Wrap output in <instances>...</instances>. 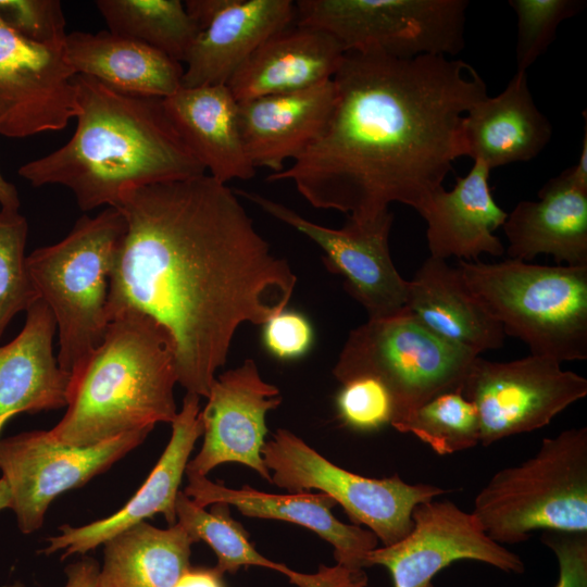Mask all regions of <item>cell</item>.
I'll return each mask as SVG.
<instances>
[{
  "label": "cell",
  "instance_id": "e0dca14e",
  "mask_svg": "<svg viewBox=\"0 0 587 587\" xmlns=\"http://www.w3.org/2000/svg\"><path fill=\"white\" fill-rule=\"evenodd\" d=\"M200 397L187 392L172 424V436L150 475L126 504L114 514L90 524L62 525L60 535L49 537L41 551L50 555L63 550L62 559L86 553L113 536L153 515H164L170 526L177 523L176 498L189 455L203 434Z\"/></svg>",
  "mask_w": 587,
  "mask_h": 587
},
{
  "label": "cell",
  "instance_id": "ac0fdd59",
  "mask_svg": "<svg viewBox=\"0 0 587 587\" xmlns=\"http://www.w3.org/2000/svg\"><path fill=\"white\" fill-rule=\"evenodd\" d=\"M188 485L184 492L199 507L214 503L234 505L250 517L273 519L301 525L313 530L334 547L336 564L350 570H364L366 554L377 547L378 538L370 529L337 520L332 508L336 501L324 492L300 491L274 495L245 485L230 489L203 475L185 472Z\"/></svg>",
  "mask_w": 587,
  "mask_h": 587
},
{
  "label": "cell",
  "instance_id": "4fadbf2b",
  "mask_svg": "<svg viewBox=\"0 0 587 587\" xmlns=\"http://www.w3.org/2000/svg\"><path fill=\"white\" fill-rule=\"evenodd\" d=\"M235 192L315 242L324 251L326 268L345 278L347 292L366 310L369 320L407 311L408 280L397 271L389 251L394 221L390 211L367 222L348 218L342 228L335 229L311 222L260 193L240 189Z\"/></svg>",
  "mask_w": 587,
  "mask_h": 587
},
{
  "label": "cell",
  "instance_id": "9c48e42d",
  "mask_svg": "<svg viewBox=\"0 0 587 587\" xmlns=\"http://www.w3.org/2000/svg\"><path fill=\"white\" fill-rule=\"evenodd\" d=\"M467 7V0H299L295 24L327 33L345 52L447 57L464 48Z\"/></svg>",
  "mask_w": 587,
  "mask_h": 587
},
{
  "label": "cell",
  "instance_id": "6da1fadb",
  "mask_svg": "<svg viewBox=\"0 0 587 587\" xmlns=\"http://www.w3.org/2000/svg\"><path fill=\"white\" fill-rule=\"evenodd\" d=\"M109 319L142 312L170 334L177 383L208 397L243 323L285 310L297 277L272 252L237 193L209 174L126 191Z\"/></svg>",
  "mask_w": 587,
  "mask_h": 587
},
{
  "label": "cell",
  "instance_id": "d4e9b609",
  "mask_svg": "<svg viewBox=\"0 0 587 587\" xmlns=\"http://www.w3.org/2000/svg\"><path fill=\"white\" fill-rule=\"evenodd\" d=\"M551 135V123L535 104L525 71H516L498 96L476 102L462 121L464 155L490 171L533 160Z\"/></svg>",
  "mask_w": 587,
  "mask_h": 587
},
{
  "label": "cell",
  "instance_id": "3957f363",
  "mask_svg": "<svg viewBox=\"0 0 587 587\" xmlns=\"http://www.w3.org/2000/svg\"><path fill=\"white\" fill-rule=\"evenodd\" d=\"M73 83L76 129L61 148L18 168L33 187L65 186L87 212L114 207L132 189L205 174L163 99L125 95L82 74Z\"/></svg>",
  "mask_w": 587,
  "mask_h": 587
},
{
  "label": "cell",
  "instance_id": "e575fe53",
  "mask_svg": "<svg viewBox=\"0 0 587 587\" xmlns=\"http://www.w3.org/2000/svg\"><path fill=\"white\" fill-rule=\"evenodd\" d=\"M336 405L341 421L358 430H374L391 424L395 404L386 386L370 376L342 383Z\"/></svg>",
  "mask_w": 587,
  "mask_h": 587
},
{
  "label": "cell",
  "instance_id": "9a60e30c",
  "mask_svg": "<svg viewBox=\"0 0 587 587\" xmlns=\"http://www.w3.org/2000/svg\"><path fill=\"white\" fill-rule=\"evenodd\" d=\"M75 75L63 47L36 43L0 17V134L24 138L66 127L79 113Z\"/></svg>",
  "mask_w": 587,
  "mask_h": 587
},
{
  "label": "cell",
  "instance_id": "484cf974",
  "mask_svg": "<svg viewBox=\"0 0 587 587\" xmlns=\"http://www.w3.org/2000/svg\"><path fill=\"white\" fill-rule=\"evenodd\" d=\"M407 310L435 335L476 355L503 346L499 322L446 260L429 257L408 282Z\"/></svg>",
  "mask_w": 587,
  "mask_h": 587
},
{
  "label": "cell",
  "instance_id": "cb8c5ba5",
  "mask_svg": "<svg viewBox=\"0 0 587 587\" xmlns=\"http://www.w3.org/2000/svg\"><path fill=\"white\" fill-rule=\"evenodd\" d=\"M295 17L291 0H230L191 43L182 87L227 85L250 54Z\"/></svg>",
  "mask_w": 587,
  "mask_h": 587
},
{
  "label": "cell",
  "instance_id": "7bdbcfd3",
  "mask_svg": "<svg viewBox=\"0 0 587 587\" xmlns=\"http://www.w3.org/2000/svg\"><path fill=\"white\" fill-rule=\"evenodd\" d=\"M11 509V492L7 480L0 478V511L3 509Z\"/></svg>",
  "mask_w": 587,
  "mask_h": 587
},
{
  "label": "cell",
  "instance_id": "836d02e7",
  "mask_svg": "<svg viewBox=\"0 0 587 587\" xmlns=\"http://www.w3.org/2000/svg\"><path fill=\"white\" fill-rule=\"evenodd\" d=\"M509 5L517 17V71L526 72L554 40L559 25L577 14L585 2L582 0H510Z\"/></svg>",
  "mask_w": 587,
  "mask_h": 587
},
{
  "label": "cell",
  "instance_id": "d590c367",
  "mask_svg": "<svg viewBox=\"0 0 587 587\" xmlns=\"http://www.w3.org/2000/svg\"><path fill=\"white\" fill-rule=\"evenodd\" d=\"M0 17L36 43L64 46L66 22L59 0H0Z\"/></svg>",
  "mask_w": 587,
  "mask_h": 587
},
{
  "label": "cell",
  "instance_id": "83f0119b",
  "mask_svg": "<svg viewBox=\"0 0 587 587\" xmlns=\"http://www.w3.org/2000/svg\"><path fill=\"white\" fill-rule=\"evenodd\" d=\"M76 74L130 96L164 99L182 87L180 62L141 41L110 30L72 32L63 46Z\"/></svg>",
  "mask_w": 587,
  "mask_h": 587
},
{
  "label": "cell",
  "instance_id": "d6986e66",
  "mask_svg": "<svg viewBox=\"0 0 587 587\" xmlns=\"http://www.w3.org/2000/svg\"><path fill=\"white\" fill-rule=\"evenodd\" d=\"M57 325L38 299L26 311L20 334L0 346V434L18 413H37L67 405L71 375L53 353Z\"/></svg>",
  "mask_w": 587,
  "mask_h": 587
},
{
  "label": "cell",
  "instance_id": "277c9868",
  "mask_svg": "<svg viewBox=\"0 0 587 587\" xmlns=\"http://www.w3.org/2000/svg\"><path fill=\"white\" fill-rule=\"evenodd\" d=\"M175 349L168 332L149 315L114 314L103 339L71 375L66 412L49 434L73 447L172 423L178 411Z\"/></svg>",
  "mask_w": 587,
  "mask_h": 587
},
{
  "label": "cell",
  "instance_id": "8d00e7d4",
  "mask_svg": "<svg viewBox=\"0 0 587 587\" xmlns=\"http://www.w3.org/2000/svg\"><path fill=\"white\" fill-rule=\"evenodd\" d=\"M314 329L309 319L287 308L262 324V344L279 361H294L309 353Z\"/></svg>",
  "mask_w": 587,
  "mask_h": 587
},
{
  "label": "cell",
  "instance_id": "8992f818",
  "mask_svg": "<svg viewBox=\"0 0 587 587\" xmlns=\"http://www.w3.org/2000/svg\"><path fill=\"white\" fill-rule=\"evenodd\" d=\"M471 291L530 354L560 363L587 359V265L459 260Z\"/></svg>",
  "mask_w": 587,
  "mask_h": 587
},
{
  "label": "cell",
  "instance_id": "b9f144b4",
  "mask_svg": "<svg viewBox=\"0 0 587 587\" xmlns=\"http://www.w3.org/2000/svg\"><path fill=\"white\" fill-rule=\"evenodd\" d=\"M0 205L1 211L17 212L21 205L15 186L4 179L0 173Z\"/></svg>",
  "mask_w": 587,
  "mask_h": 587
},
{
  "label": "cell",
  "instance_id": "603a6c76",
  "mask_svg": "<svg viewBox=\"0 0 587 587\" xmlns=\"http://www.w3.org/2000/svg\"><path fill=\"white\" fill-rule=\"evenodd\" d=\"M489 173L482 161L475 160L471 171L457 178L452 190L440 187L432 193L419 213L427 225L430 257L478 261L483 253H504L494 232L504 224L508 213L494 200Z\"/></svg>",
  "mask_w": 587,
  "mask_h": 587
},
{
  "label": "cell",
  "instance_id": "ab89813d",
  "mask_svg": "<svg viewBox=\"0 0 587 587\" xmlns=\"http://www.w3.org/2000/svg\"><path fill=\"white\" fill-rule=\"evenodd\" d=\"M230 0H188L185 9L199 32L205 28L228 4Z\"/></svg>",
  "mask_w": 587,
  "mask_h": 587
},
{
  "label": "cell",
  "instance_id": "8fae6325",
  "mask_svg": "<svg viewBox=\"0 0 587 587\" xmlns=\"http://www.w3.org/2000/svg\"><path fill=\"white\" fill-rule=\"evenodd\" d=\"M462 396L477 412L479 444L533 432L587 395V379L561 369L552 358L492 362L477 355L464 379Z\"/></svg>",
  "mask_w": 587,
  "mask_h": 587
},
{
  "label": "cell",
  "instance_id": "ffe728a7",
  "mask_svg": "<svg viewBox=\"0 0 587 587\" xmlns=\"http://www.w3.org/2000/svg\"><path fill=\"white\" fill-rule=\"evenodd\" d=\"M334 102L333 80L308 89L238 102L239 127L247 154L272 173L297 159L323 132Z\"/></svg>",
  "mask_w": 587,
  "mask_h": 587
},
{
  "label": "cell",
  "instance_id": "30bf717a",
  "mask_svg": "<svg viewBox=\"0 0 587 587\" xmlns=\"http://www.w3.org/2000/svg\"><path fill=\"white\" fill-rule=\"evenodd\" d=\"M262 458L272 483L290 494L317 489L339 503L354 525L363 524L392 545L413 527L412 512L446 492L432 484H408L398 475L370 478L328 461L301 438L279 428L265 441Z\"/></svg>",
  "mask_w": 587,
  "mask_h": 587
},
{
  "label": "cell",
  "instance_id": "60d3db41",
  "mask_svg": "<svg viewBox=\"0 0 587 587\" xmlns=\"http://www.w3.org/2000/svg\"><path fill=\"white\" fill-rule=\"evenodd\" d=\"M223 575L215 566H190L175 587H226Z\"/></svg>",
  "mask_w": 587,
  "mask_h": 587
},
{
  "label": "cell",
  "instance_id": "5b68a950",
  "mask_svg": "<svg viewBox=\"0 0 587 587\" xmlns=\"http://www.w3.org/2000/svg\"><path fill=\"white\" fill-rule=\"evenodd\" d=\"M125 230L122 212L107 207L96 216H80L62 240L26 257L39 299L55 321L59 365L70 375L103 339L110 322V277Z\"/></svg>",
  "mask_w": 587,
  "mask_h": 587
},
{
  "label": "cell",
  "instance_id": "f1b7e54d",
  "mask_svg": "<svg viewBox=\"0 0 587 587\" xmlns=\"http://www.w3.org/2000/svg\"><path fill=\"white\" fill-rule=\"evenodd\" d=\"M205 511L184 491H178L175 509L177 523L196 541H205L217 557L215 567L224 573L235 574L241 566L257 565L280 572L298 587H365L367 575L364 570H350L339 564H321L313 574L299 573L283 563L268 560L250 544L241 524L229 514L226 503L211 504Z\"/></svg>",
  "mask_w": 587,
  "mask_h": 587
},
{
  "label": "cell",
  "instance_id": "ba28073f",
  "mask_svg": "<svg viewBox=\"0 0 587 587\" xmlns=\"http://www.w3.org/2000/svg\"><path fill=\"white\" fill-rule=\"evenodd\" d=\"M476 357L425 328L407 310L352 329L333 374L341 384L361 376L383 383L394 400V426L430 399L461 392Z\"/></svg>",
  "mask_w": 587,
  "mask_h": 587
},
{
  "label": "cell",
  "instance_id": "f546056e",
  "mask_svg": "<svg viewBox=\"0 0 587 587\" xmlns=\"http://www.w3.org/2000/svg\"><path fill=\"white\" fill-rule=\"evenodd\" d=\"M195 542L179 523L165 529L137 523L103 544L97 587H175L190 567Z\"/></svg>",
  "mask_w": 587,
  "mask_h": 587
},
{
  "label": "cell",
  "instance_id": "4dcf8cb0",
  "mask_svg": "<svg viewBox=\"0 0 587 587\" xmlns=\"http://www.w3.org/2000/svg\"><path fill=\"white\" fill-rule=\"evenodd\" d=\"M109 30L184 62L199 28L179 0H97Z\"/></svg>",
  "mask_w": 587,
  "mask_h": 587
},
{
  "label": "cell",
  "instance_id": "52a82bcc",
  "mask_svg": "<svg viewBox=\"0 0 587 587\" xmlns=\"http://www.w3.org/2000/svg\"><path fill=\"white\" fill-rule=\"evenodd\" d=\"M472 513L500 545L539 529L587 533V427L544 438L533 457L495 473Z\"/></svg>",
  "mask_w": 587,
  "mask_h": 587
},
{
  "label": "cell",
  "instance_id": "44dd1931",
  "mask_svg": "<svg viewBox=\"0 0 587 587\" xmlns=\"http://www.w3.org/2000/svg\"><path fill=\"white\" fill-rule=\"evenodd\" d=\"M538 201H521L502 225L509 259L551 254L557 263L587 265V188L569 170L549 179Z\"/></svg>",
  "mask_w": 587,
  "mask_h": 587
},
{
  "label": "cell",
  "instance_id": "4316f807",
  "mask_svg": "<svg viewBox=\"0 0 587 587\" xmlns=\"http://www.w3.org/2000/svg\"><path fill=\"white\" fill-rule=\"evenodd\" d=\"M163 105L209 175L223 184L254 177L239 127L238 101L227 85L180 87L163 99Z\"/></svg>",
  "mask_w": 587,
  "mask_h": 587
},
{
  "label": "cell",
  "instance_id": "7c38bea8",
  "mask_svg": "<svg viewBox=\"0 0 587 587\" xmlns=\"http://www.w3.org/2000/svg\"><path fill=\"white\" fill-rule=\"evenodd\" d=\"M152 429L130 432L87 447L55 440L49 430H32L0 439V470L11 492V509L22 533L42 526L54 498L84 486L138 447Z\"/></svg>",
  "mask_w": 587,
  "mask_h": 587
},
{
  "label": "cell",
  "instance_id": "74e56055",
  "mask_svg": "<svg viewBox=\"0 0 587 587\" xmlns=\"http://www.w3.org/2000/svg\"><path fill=\"white\" fill-rule=\"evenodd\" d=\"M541 541L558 560L554 587H587V533L545 530Z\"/></svg>",
  "mask_w": 587,
  "mask_h": 587
},
{
  "label": "cell",
  "instance_id": "7402d4cb",
  "mask_svg": "<svg viewBox=\"0 0 587 587\" xmlns=\"http://www.w3.org/2000/svg\"><path fill=\"white\" fill-rule=\"evenodd\" d=\"M344 54L327 33L290 25L261 43L227 86L238 102L308 89L332 79Z\"/></svg>",
  "mask_w": 587,
  "mask_h": 587
},
{
  "label": "cell",
  "instance_id": "1f68e13d",
  "mask_svg": "<svg viewBox=\"0 0 587 587\" xmlns=\"http://www.w3.org/2000/svg\"><path fill=\"white\" fill-rule=\"evenodd\" d=\"M392 427L414 435L440 455L479 445L476 409L460 391L445 392L430 399Z\"/></svg>",
  "mask_w": 587,
  "mask_h": 587
},
{
  "label": "cell",
  "instance_id": "7a4b0ae2",
  "mask_svg": "<svg viewBox=\"0 0 587 587\" xmlns=\"http://www.w3.org/2000/svg\"><path fill=\"white\" fill-rule=\"evenodd\" d=\"M321 135L267 182L289 180L316 209L367 222L400 202L417 213L464 155L462 121L487 86L466 62L345 52Z\"/></svg>",
  "mask_w": 587,
  "mask_h": 587
},
{
  "label": "cell",
  "instance_id": "d6a6232c",
  "mask_svg": "<svg viewBox=\"0 0 587 587\" xmlns=\"http://www.w3.org/2000/svg\"><path fill=\"white\" fill-rule=\"evenodd\" d=\"M27 234L25 216L0 211V340L13 317L39 299L26 265Z\"/></svg>",
  "mask_w": 587,
  "mask_h": 587
},
{
  "label": "cell",
  "instance_id": "5bb4252c",
  "mask_svg": "<svg viewBox=\"0 0 587 587\" xmlns=\"http://www.w3.org/2000/svg\"><path fill=\"white\" fill-rule=\"evenodd\" d=\"M413 527L401 540L365 557L366 567H386L394 587H435L434 577L459 560H474L500 571L523 574L519 554L492 540L472 512L449 500H429L412 512Z\"/></svg>",
  "mask_w": 587,
  "mask_h": 587
},
{
  "label": "cell",
  "instance_id": "2e32d148",
  "mask_svg": "<svg viewBox=\"0 0 587 587\" xmlns=\"http://www.w3.org/2000/svg\"><path fill=\"white\" fill-rule=\"evenodd\" d=\"M200 412L203 444L186 471L205 476L215 466L237 462L272 483L262 458L268 411L282 403L279 389L265 382L252 359L221 374Z\"/></svg>",
  "mask_w": 587,
  "mask_h": 587
},
{
  "label": "cell",
  "instance_id": "f35d334b",
  "mask_svg": "<svg viewBox=\"0 0 587 587\" xmlns=\"http://www.w3.org/2000/svg\"><path fill=\"white\" fill-rule=\"evenodd\" d=\"M99 565L91 558H83L65 567L66 584L64 587H97ZM5 587H25L16 582Z\"/></svg>",
  "mask_w": 587,
  "mask_h": 587
}]
</instances>
